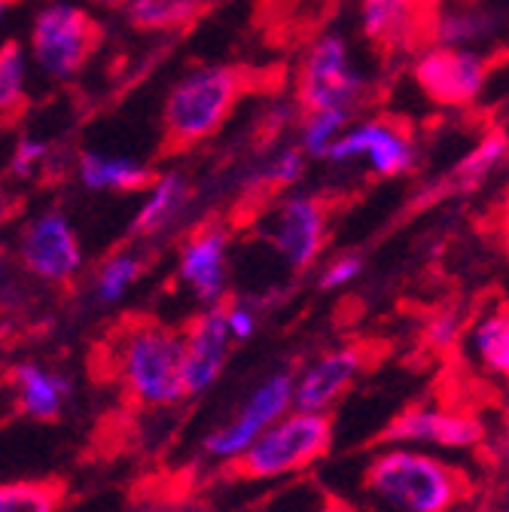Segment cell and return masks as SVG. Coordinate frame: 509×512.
Masks as SVG:
<instances>
[{
  "mask_svg": "<svg viewBox=\"0 0 509 512\" xmlns=\"http://www.w3.org/2000/svg\"><path fill=\"white\" fill-rule=\"evenodd\" d=\"M244 92V77L232 64H199L186 71L162 104V150L180 153L223 132Z\"/></svg>",
  "mask_w": 509,
  "mask_h": 512,
  "instance_id": "cell-1",
  "label": "cell"
},
{
  "mask_svg": "<svg viewBox=\"0 0 509 512\" xmlns=\"http://www.w3.org/2000/svg\"><path fill=\"white\" fill-rule=\"evenodd\" d=\"M113 369L138 406L168 409L186 400L183 384V333L159 320H132L113 342Z\"/></svg>",
  "mask_w": 509,
  "mask_h": 512,
  "instance_id": "cell-2",
  "label": "cell"
},
{
  "mask_svg": "<svg viewBox=\"0 0 509 512\" xmlns=\"http://www.w3.org/2000/svg\"><path fill=\"white\" fill-rule=\"evenodd\" d=\"M363 485L400 512H449L467 494V476L415 448H391L372 458Z\"/></svg>",
  "mask_w": 509,
  "mask_h": 512,
  "instance_id": "cell-3",
  "label": "cell"
},
{
  "mask_svg": "<svg viewBox=\"0 0 509 512\" xmlns=\"http://www.w3.org/2000/svg\"><path fill=\"white\" fill-rule=\"evenodd\" d=\"M333 445L330 412H287L247 452L229 464L238 479H281L308 470Z\"/></svg>",
  "mask_w": 509,
  "mask_h": 512,
  "instance_id": "cell-4",
  "label": "cell"
},
{
  "mask_svg": "<svg viewBox=\"0 0 509 512\" xmlns=\"http://www.w3.org/2000/svg\"><path fill=\"white\" fill-rule=\"evenodd\" d=\"M104 43V25L77 4L55 0L37 10L28 34V55L49 80H74Z\"/></svg>",
  "mask_w": 509,
  "mask_h": 512,
  "instance_id": "cell-5",
  "label": "cell"
},
{
  "mask_svg": "<svg viewBox=\"0 0 509 512\" xmlns=\"http://www.w3.org/2000/svg\"><path fill=\"white\" fill-rule=\"evenodd\" d=\"M366 95V71L345 34L327 31L317 37L302 64L296 101L305 113L311 110H354Z\"/></svg>",
  "mask_w": 509,
  "mask_h": 512,
  "instance_id": "cell-6",
  "label": "cell"
},
{
  "mask_svg": "<svg viewBox=\"0 0 509 512\" xmlns=\"http://www.w3.org/2000/svg\"><path fill=\"white\" fill-rule=\"evenodd\" d=\"M83 263L80 232L65 211L46 208L25 223L19 235V266L28 278L49 287H68L83 272Z\"/></svg>",
  "mask_w": 509,
  "mask_h": 512,
  "instance_id": "cell-7",
  "label": "cell"
},
{
  "mask_svg": "<svg viewBox=\"0 0 509 512\" xmlns=\"http://www.w3.org/2000/svg\"><path fill=\"white\" fill-rule=\"evenodd\" d=\"M293 394H296V375L287 369L272 372L266 381L257 384V391L244 400V406L226 424H220L205 436L202 442L205 455L220 464L238 461L275 421L293 412Z\"/></svg>",
  "mask_w": 509,
  "mask_h": 512,
  "instance_id": "cell-8",
  "label": "cell"
},
{
  "mask_svg": "<svg viewBox=\"0 0 509 512\" xmlns=\"http://www.w3.org/2000/svg\"><path fill=\"white\" fill-rule=\"evenodd\" d=\"M415 83L436 104L464 107L479 101L488 86V58L479 49L433 46L415 58Z\"/></svg>",
  "mask_w": 509,
  "mask_h": 512,
  "instance_id": "cell-9",
  "label": "cell"
},
{
  "mask_svg": "<svg viewBox=\"0 0 509 512\" xmlns=\"http://www.w3.org/2000/svg\"><path fill=\"white\" fill-rule=\"evenodd\" d=\"M378 177H400L412 171L415 165V141L406 128L388 122V119H363L351 122L339 141L330 147L327 162L333 165H351L363 162Z\"/></svg>",
  "mask_w": 509,
  "mask_h": 512,
  "instance_id": "cell-10",
  "label": "cell"
},
{
  "mask_svg": "<svg viewBox=\"0 0 509 512\" xmlns=\"http://www.w3.org/2000/svg\"><path fill=\"white\" fill-rule=\"evenodd\" d=\"M266 238L290 272L311 269L314 260L324 250V241H327V208H324V202L314 199V196H302V192H293V196H287L275 208L269 229H266Z\"/></svg>",
  "mask_w": 509,
  "mask_h": 512,
  "instance_id": "cell-11",
  "label": "cell"
},
{
  "mask_svg": "<svg viewBox=\"0 0 509 512\" xmlns=\"http://www.w3.org/2000/svg\"><path fill=\"white\" fill-rule=\"evenodd\" d=\"M229 244L232 235L223 223H205L186 235L177 256V278L205 305H223L229 290Z\"/></svg>",
  "mask_w": 509,
  "mask_h": 512,
  "instance_id": "cell-12",
  "label": "cell"
},
{
  "mask_svg": "<svg viewBox=\"0 0 509 512\" xmlns=\"http://www.w3.org/2000/svg\"><path fill=\"white\" fill-rule=\"evenodd\" d=\"M232 348V336L226 327V308L214 305L205 308L199 317L189 320L183 330V384L186 397H202L208 394L217 378L226 369Z\"/></svg>",
  "mask_w": 509,
  "mask_h": 512,
  "instance_id": "cell-13",
  "label": "cell"
},
{
  "mask_svg": "<svg viewBox=\"0 0 509 512\" xmlns=\"http://www.w3.org/2000/svg\"><path fill=\"white\" fill-rule=\"evenodd\" d=\"M366 366V354L360 345H345L336 348L324 357H317L299 378H296V394H293V409L299 412H330L357 375Z\"/></svg>",
  "mask_w": 509,
  "mask_h": 512,
  "instance_id": "cell-14",
  "label": "cell"
},
{
  "mask_svg": "<svg viewBox=\"0 0 509 512\" xmlns=\"http://www.w3.org/2000/svg\"><path fill=\"white\" fill-rule=\"evenodd\" d=\"M378 442H427L439 448H473L485 439V424L473 415H452L439 409H406L385 430Z\"/></svg>",
  "mask_w": 509,
  "mask_h": 512,
  "instance_id": "cell-15",
  "label": "cell"
},
{
  "mask_svg": "<svg viewBox=\"0 0 509 512\" xmlns=\"http://www.w3.org/2000/svg\"><path fill=\"white\" fill-rule=\"evenodd\" d=\"M189 205H193V180L183 171H165L153 180V186L144 192V202L132 217L129 238H156L165 235L171 226H177Z\"/></svg>",
  "mask_w": 509,
  "mask_h": 512,
  "instance_id": "cell-16",
  "label": "cell"
},
{
  "mask_svg": "<svg viewBox=\"0 0 509 512\" xmlns=\"http://www.w3.org/2000/svg\"><path fill=\"white\" fill-rule=\"evenodd\" d=\"M13 391L25 418L55 421L74 394V381L43 363H19L13 369Z\"/></svg>",
  "mask_w": 509,
  "mask_h": 512,
  "instance_id": "cell-17",
  "label": "cell"
},
{
  "mask_svg": "<svg viewBox=\"0 0 509 512\" xmlns=\"http://www.w3.org/2000/svg\"><path fill=\"white\" fill-rule=\"evenodd\" d=\"M159 174L153 165L138 162L132 156H107L98 150H80L77 153V180L89 192H119V196H129V192H144L153 186Z\"/></svg>",
  "mask_w": 509,
  "mask_h": 512,
  "instance_id": "cell-18",
  "label": "cell"
},
{
  "mask_svg": "<svg viewBox=\"0 0 509 512\" xmlns=\"http://www.w3.org/2000/svg\"><path fill=\"white\" fill-rule=\"evenodd\" d=\"M211 4L214 0H132L122 16L138 34H174L193 28Z\"/></svg>",
  "mask_w": 509,
  "mask_h": 512,
  "instance_id": "cell-19",
  "label": "cell"
},
{
  "mask_svg": "<svg viewBox=\"0 0 509 512\" xmlns=\"http://www.w3.org/2000/svg\"><path fill=\"white\" fill-rule=\"evenodd\" d=\"M360 28L372 43H409L415 34V0H360Z\"/></svg>",
  "mask_w": 509,
  "mask_h": 512,
  "instance_id": "cell-20",
  "label": "cell"
},
{
  "mask_svg": "<svg viewBox=\"0 0 509 512\" xmlns=\"http://www.w3.org/2000/svg\"><path fill=\"white\" fill-rule=\"evenodd\" d=\"M147 272V260L144 253L135 247H116L113 253H107L104 260L95 266L92 275V296L98 305H116L129 296V290L141 281V275Z\"/></svg>",
  "mask_w": 509,
  "mask_h": 512,
  "instance_id": "cell-21",
  "label": "cell"
},
{
  "mask_svg": "<svg viewBox=\"0 0 509 512\" xmlns=\"http://www.w3.org/2000/svg\"><path fill=\"white\" fill-rule=\"evenodd\" d=\"M28 110V49L19 40L0 43V122L13 125Z\"/></svg>",
  "mask_w": 509,
  "mask_h": 512,
  "instance_id": "cell-22",
  "label": "cell"
},
{
  "mask_svg": "<svg viewBox=\"0 0 509 512\" xmlns=\"http://www.w3.org/2000/svg\"><path fill=\"white\" fill-rule=\"evenodd\" d=\"M497 31V19L479 7H449L433 22L436 46L445 49H476Z\"/></svg>",
  "mask_w": 509,
  "mask_h": 512,
  "instance_id": "cell-23",
  "label": "cell"
},
{
  "mask_svg": "<svg viewBox=\"0 0 509 512\" xmlns=\"http://www.w3.org/2000/svg\"><path fill=\"white\" fill-rule=\"evenodd\" d=\"M68 488L58 479H13L0 482V512H61Z\"/></svg>",
  "mask_w": 509,
  "mask_h": 512,
  "instance_id": "cell-24",
  "label": "cell"
},
{
  "mask_svg": "<svg viewBox=\"0 0 509 512\" xmlns=\"http://www.w3.org/2000/svg\"><path fill=\"white\" fill-rule=\"evenodd\" d=\"M354 122V110H311L299 122V147L308 159H327L330 147Z\"/></svg>",
  "mask_w": 509,
  "mask_h": 512,
  "instance_id": "cell-25",
  "label": "cell"
},
{
  "mask_svg": "<svg viewBox=\"0 0 509 512\" xmlns=\"http://www.w3.org/2000/svg\"><path fill=\"white\" fill-rule=\"evenodd\" d=\"M473 345H476L479 360L491 372L509 378V314L485 317L473 336Z\"/></svg>",
  "mask_w": 509,
  "mask_h": 512,
  "instance_id": "cell-26",
  "label": "cell"
},
{
  "mask_svg": "<svg viewBox=\"0 0 509 512\" xmlns=\"http://www.w3.org/2000/svg\"><path fill=\"white\" fill-rule=\"evenodd\" d=\"M308 165V156L302 153V147H284L275 150L272 156H266V162L253 171V183L257 186H272V189H287L296 180H302Z\"/></svg>",
  "mask_w": 509,
  "mask_h": 512,
  "instance_id": "cell-27",
  "label": "cell"
},
{
  "mask_svg": "<svg viewBox=\"0 0 509 512\" xmlns=\"http://www.w3.org/2000/svg\"><path fill=\"white\" fill-rule=\"evenodd\" d=\"M506 150H509V144H506L503 135H488V138H485V141L458 165V180H461L464 186L479 183L482 177H488V174L503 162Z\"/></svg>",
  "mask_w": 509,
  "mask_h": 512,
  "instance_id": "cell-28",
  "label": "cell"
},
{
  "mask_svg": "<svg viewBox=\"0 0 509 512\" xmlns=\"http://www.w3.org/2000/svg\"><path fill=\"white\" fill-rule=\"evenodd\" d=\"M46 159H49V144L46 141L31 138V135L28 138H19L13 156H10V174L28 180V177H34V174L43 171Z\"/></svg>",
  "mask_w": 509,
  "mask_h": 512,
  "instance_id": "cell-29",
  "label": "cell"
},
{
  "mask_svg": "<svg viewBox=\"0 0 509 512\" xmlns=\"http://www.w3.org/2000/svg\"><path fill=\"white\" fill-rule=\"evenodd\" d=\"M360 272H363V260H360V256H354V253L339 256V260H333V263L321 272V278H317V287H321V290L345 287V284H351Z\"/></svg>",
  "mask_w": 509,
  "mask_h": 512,
  "instance_id": "cell-30",
  "label": "cell"
},
{
  "mask_svg": "<svg viewBox=\"0 0 509 512\" xmlns=\"http://www.w3.org/2000/svg\"><path fill=\"white\" fill-rule=\"evenodd\" d=\"M223 308H226V327H229L232 342H247L257 333V314H253V308H247L244 302H232Z\"/></svg>",
  "mask_w": 509,
  "mask_h": 512,
  "instance_id": "cell-31",
  "label": "cell"
},
{
  "mask_svg": "<svg viewBox=\"0 0 509 512\" xmlns=\"http://www.w3.org/2000/svg\"><path fill=\"white\" fill-rule=\"evenodd\" d=\"M455 339H458V317H452V314L436 317L430 324V330H427V342L433 348H449Z\"/></svg>",
  "mask_w": 509,
  "mask_h": 512,
  "instance_id": "cell-32",
  "label": "cell"
},
{
  "mask_svg": "<svg viewBox=\"0 0 509 512\" xmlns=\"http://www.w3.org/2000/svg\"><path fill=\"white\" fill-rule=\"evenodd\" d=\"M89 7H95V10H107V13H119V10H125L132 4V0H86Z\"/></svg>",
  "mask_w": 509,
  "mask_h": 512,
  "instance_id": "cell-33",
  "label": "cell"
},
{
  "mask_svg": "<svg viewBox=\"0 0 509 512\" xmlns=\"http://www.w3.org/2000/svg\"><path fill=\"white\" fill-rule=\"evenodd\" d=\"M13 211V199H10V192L7 189H0V223H4Z\"/></svg>",
  "mask_w": 509,
  "mask_h": 512,
  "instance_id": "cell-34",
  "label": "cell"
},
{
  "mask_svg": "<svg viewBox=\"0 0 509 512\" xmlns=\"http://www.w3.org/2000/svg\"><path fill=\"white\" fill-rule=\"evenodd\" d=\"M4 287H7V260L0 256V293H4Z\"/></svg>",
  "mask_w": 509,
  "mask_h": 512,
  "instance_id": "cell-35",
  "label": "cell"
},
{
  "mask_svg": "<svg viewBox=\"0 0 509 512\" xmlns=\"http://www.w3.org/2000/svg\"><path fill=\"white\" fill-rule=\"evenodd\" d=\"M324 512H351V509H348V506H342V503H339V506L333 503V506H327Z\"/></svg>",
  "mask_w": 509,
  "mask_h": 512,
  "instance_id": "cell-36",
  "label": "cell"
},
{
  "mask_svg": "<svg viewBox=\"0 0 509 512\" xmlns=\"http://www.w3.org/2000/svg\"><path fill=\"white\" fill-rule=\"evenodd\" d=\"M0 4H4V7H13V4H19V0H0Z\"/></svg>",
  "mask_w": 509,
  "mask_h": 512,
  "instance_id": "cell-37",
  "label": "cell"
},
{
  "mask_svg": "<svg viewBox=\"0 0 509 512\" xmlns=\"http://www.w3.org/2000/svg\"><path fill=\"white\" fill-rule=\"evenodd\" d=\"M4 10H7V7H4V4H0V19H4Z\"/></svg>",
  "mask_w": 509,
  "mask_h": 512,
  "instance_id": "cell-38",
  "label": "cell"
},
{
  "mask_svg": "<svg viewBox=\"0 0 509 512\" xmlns=\"http://www.w3.org/2000/svg\"><path fill=\"white\" fill-rule=\"evenodd\" d=\"M500 512H509V506H506V509H500Z\"/></svg>",
  "mask_w": 509,
  "mask_h": 512,
  "instance_id": "cell-39",
  "label": "cell"
}]
</instances>
